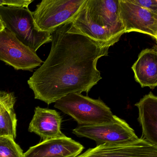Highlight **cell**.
I'll list each match as a JSON object with an SVG mask.
<instances>
[{"label": "cell", "instance_id": "11", "mask_svg": "<svg viewBox=\"0 0 157 157\" xmlns=\"http://www.w3.org/2000/svg\"><path fill=\"white\" fill-rule=\"evenodd\" d=\"M84 148L80 143L65 136L43 140L31 147L24 157H76Z\"/></svg>", "mask_w": 157, "mask_h": 157}, {"label": "cell", "instance_id": "6", "mask_svg": "<svg viewBox=\"0 0 157 157\" xmlns=\"http://www.w3.org/2000/svg\"><path fill=\"white\" fill-rule=\"evenodd\" d=\"M0 60L16 70L31 71L44 62L36 52L20 42L13 33L6 28L0 33Z\"/></svg>", "mask_w": 157, "mask_h": 157}, {"label": "cell", "instance_id": "19", "mask_svg": "<svg viewBox=\"0 0 157 157\" xmlns=\"http://www.w3.org/2000/svg\"><path fill=\"white\" fill-rule=\"evenodd\" d=\"M5 29V25L3 23V21L2 20L1 18L0 17V33L2 32Z\"/></svg>", "mask_w": 157, "mask_h": 157}, {"label": "cell", "instance_id": "2", "mask_svg": "<svg viewBox=\"0 0 157 157\" xmlns=\"http://www.w3.org/2000/svg\"><path fill=\"white\" fill-rule=\"evenodd\" d=\"M54 106L71 117L79 125L110 123L115 116L101 100L93 99L81 93L68 94L57 101Z\"/></svg>", "mask_w": 157, "mask_h": 157}, {"label": "cell", "instance_id": "16", "mask_svg": "<svg viewBox=\"0 0 157 157\" xmlns=\"http://www.w3.org/2000/svg\"><path fill=\"white\" fill-rule=\"evenodd\" d=\"M0 157H24V153L14 140L2 136H0Z\"/></svg>", "mask_w": 157, "mask_h": 157}, {"label": "cell", "instance_id": "18", "mask_svg": "<svg viewBox=\"0 0 157 157\" xmlns=\"http://www.w3.org/2000/svg\"><path fill=\"white\" fill-rule=\"evenodd\" d=\"M132 3L157 14V0H130Z\"/></svg>", "mask_w": 157, "mask_h": 157}, {"label": "cell", "instance_id": "5", "mask_svg": "<svg viewBox=\"0 0 157 157\" xmlns=\"http://www.w3.org/2000/svg\"><path fill=\"white\" fill-rule=\"evenodd\" d=\"M79 137L93 140L97 146L104 144H121L140 139L134 129L125 120L115 115L113 121L100 124L79 125L72 130Z\"/></svg>", "mask_w": 157, "mask_h": 157}, {"label": "cell", "instance_id": "1", "mask_svg": "<svg viewBox=\"0 0 157 157\" xmlns=\"http://www.w3.org/2000/svg\"><path fill=\"white\" fill-rule=\"evenodd\" d=\"M71 25L51 32L48 57L27 82L35 98L48 105L70 94H88L102 79L97 62L108 56L110 47L71 32Z\"/></svg>", "mask_w": 157, "mask_h": 157}, {"label": "cell", "instance_id": "4", "mask_svg": "<svg viewBox=\"0 0 157 157\" xmlns=\"http://www.w3.org/2000/svg\"><path fill=\"white\" fill-rule=\"evenodd\" d=\"M86 0H43L33 14L36 28L51 32L70 22L78 13Z\"/></svg>", "mask_w": 157, "mask_h": 157}, {"label": "cell", "instance_id": "8", "mask_svg": "<svg viewBox=\"0 0 157 157\" xmlns=\"http://www.w3.org/2000/svg\"><path fill=\"white\" fill-rule=\"evenodd\" d=\"M76 157H157V146L140 138L129 143L97 146Z\"/></svg>", "mask_w": 157, "mask_h": 157}, {"label": "cell", "instance_id": "3", "mask_svg": "<svg viewBox=\"0 0 157 157\" xmlns=\"http://www.w3.org/2000/svg\"><path fill=\"white\" fill-rule=\"evenodd\" d=\"M0 17L5 28L36 53L42 45L51 42V33L36 28L33 12L28 8L2 6L0 7Z\"/></svg>", "mask_w": 157, "mask_h": 157}, {"label": "cell", "instance_id": "14", "mask_svg": "<svg viewBox=\"0 0 157 157\" xmlns=\"http://www.w3.org/2000/svg\"><path fill=\"white\" fill-rule=\"evenodd\" d=\"M135 105L139 110L138 120L142 127L141 138L157 146V96L150 92Z\"/></svg>", "mask_w": 157, "mask_h": 157}, {"label": "cell", "instance_id": "13", "mask_svg": "<svg viewBox=\"0 0 157 157\" xmlns=\"http://www.w3.org/2000/svg\"><path fill=\"white\" fill-rule=\"evenodd\" d=\"M136 82L141 88L154 89L157 86V46L142 50L132 66Z\"/></svg>", "mask_w": 157, "mask_h": 157}, {"label": "cell", "instance_id": "15", "mask_svg": "<svg viewBox=\"0 0 157 157\" xmlns=\"http://www.w3.org/2000/svg\"><path fill=\"white\" fill-rule=\"evenodd\" d=\"M17 119L14 108H3L0 110V136L16 138Z\"/></svg>", "mask_w": 157, "mask_h": 157}, {"label": "cell", "instance_id": "10", "mask_svg": "<svg viewBox=\"0 0 157 157\" xmlns=\"http://www.w3.org/2000/svg\"><path fill=\"white\" fill-rule=\"evenodd\" d=\"M85 6L117 41L125 34L119 15V0H86Z\"/></svg>", "mask_w": 157, "mask_h": 157}, {"label": "cell", "instance_id": "7", "mask_svg": "<svg viewBox=\"0 0 157 157\" xmlns=\"http://www.w3.org/2000/svg\"><path fill=\"white\" fill-rule=\"evenodd\" d=\"M119 15L125 33L138 32L157 40V14L132 3L119 0Z\"/></svg>", "mask_w": 157, "mask_h": 157}, {"label": "cell", "instance_id": "17", "mask_svg": "<svg viewBox=\"0 0 157 157\" xmlns=\"http://www.w3.org/2000/svg\"><path fill=\"white\" fill-rule=\"evenodd\" d=\"M33 0H0V7L2 6L28 8Z\"/></svg>", "mask_w": 157, "mask_h": 157}, {"label": "cell", "instance_id": "9", "mask_svg": "<svg viewBox=\"0 0 157 157\" xmlns=\"http://www.w3.org/2000/svg\"><path fill=\"white\" fill-rule=\"evenodd\" d=\"M84 5L71 22L69 31L85 36L109 47L118 42L108 29L98 21Z\"/></svg>", "mask_w": 157, "mask_h": 157}, {"label": "cell", "instance_id": "12", "mask_svg": "<svg viewBox=\"0 0 157 157\" xmlns=\"http://www.w3.org/2000/svg\"><path fill=\"white\" fill-rule=\"evenodd\" d=\"M62 118L56 111L37 106L29 126V131L40 136L43 140L65 136L61 131Z\"/></svg>", "mask_w": 157, "mask_h": 157}]
</instances>
